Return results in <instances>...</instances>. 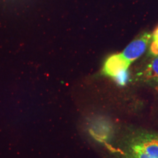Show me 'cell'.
Returning <instances> with one entry per match:
<instances>
[{
	"mask_svg": "<svg viewBox=\"0 0 158 158\" xmlns=\"http://www.w3.org/2000/svg\"><path fill=\"white\" fill-rule=\"evenodd\" d=\"M125 158H158V135L141 133L128 141Z\"/></svg>",
	"mask_w": 158,
	"mask_h": 158,
	"instance_id": "2",
	"label": "cell"
},
{
	"mask_svg": "<svg viewBox=\"0 0 158 158\" xmlns=\"http://www.w3.org/2000/svg\"><path fill=\"white\" fill-rule=\"evenodd\" d=\"M150 52L152 54V55L158 57V46L155 45V43H152L151 45V48H150Z\"/></svg>",
	"mask_w": 158,
	"mask_h": 158,
	"instance_id": "4",
	"label": "cell"
},
{
	"mask_svg": "<svg viewBox=\"0 0 158 158\" xmlns=\"http://www.w3.org/2000/svg\"><path fill=\"white\" fill-rule=\"evenodd\" d=\"M144 76L148 80L158 83V57L155 56L148 64L144 70Z\"/></svg>",
	"mask_w": 158,
	"mask_h": 158,
	"instance_id": "3",
	"label": "cell"
},
{
	"mask_svg": "<svg viewBox=\"0 0 158 158\" xmlns=\"http://www.w3.org/2000/svg\"><path fill=\"white\" fill-rule=\"evenodd\" d=\"M152 38L154 40L153 43L158 46V27L157 28V29L154 31L153 35H152Z\"/></svg>",
	"mask_w": 158,
	"mask_h": 158,
	"instance_id": "5",
	"label": "cell"
},
{
	"mask_svg": "<svg viewBox=\"0 0 158 158\" xmlns=\"http://www.w3.org/2000/svg\"><path fill=\"white\" fill-rule=\"evenodd\" d=\"M152 37L149 33H145L132 41L122 53L108 57L102 67V74L113 78L121 86L125 85L129 76L128 68L145 52Z\"/></svg>",
	"mask_w": 158,
	"mask_h": 158,
	"instance_id": "1",
	"label": "cell"
}]
</instances>
